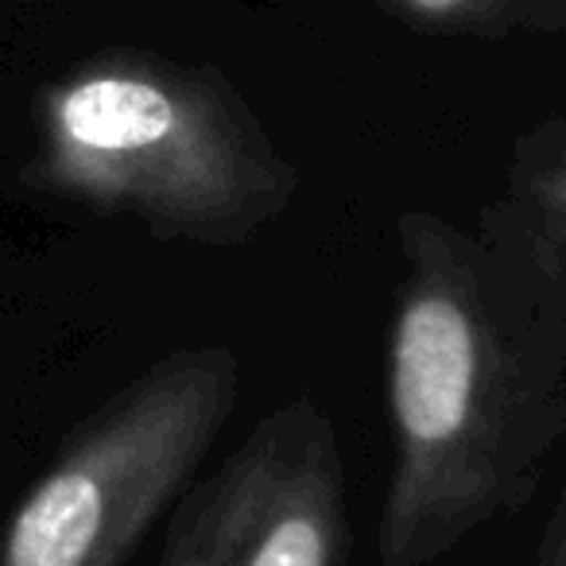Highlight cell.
<instances>
[{"label": "cell", "instance_id": "cell-1", "mask_svg": "<svg viewBox=\"0 0 566 566\" xmlns=\"http://www.w3.org/2000/svg\"><path fill=\"white\" fill-rule=\"evenodd\" d=\"M400 249L377 563L431 566L524 509L563 442L566 272L501 202L478 229L408 210Z\"/></svg>", "mask_w": 566, "mask_h": 566}, {"label": "cell", "instance_id": "cell-2", "mask_svg": "<svg viewBox=\"0 0 566 566\" xmlns=\"http://www.w3.org/2000/svg\"><path fill=\"white\" fill-rule=\"evenodd\" d=\"M63 187L159 233L241 244L295 198V171L233 86L164 59H105L51 94Z\"/></svg>", "mask_w": 566, "mask_h": 566}, {"label": "cell", "instance_id": "cell-3", "mask_svg": "<svg viewBox=\"0 0 566 566\" xmlns=\"http://www.w3.org/2000/svg\"><path fill=\"white\" fill-rule=\"evenodd\" d=\"M241 361L182 349L120 392L12 516L0 566H125L229 423Z\"/></svg>", "mask_w": 566, "mask_h": 566}, {"label": "cell", "instance_id": "cell-4", "mask_svg": "<svg viewBox=\"0 0 566 566\" xmlns=\"http://www.w3.org/2000/svg\"><path fill=\"white\" fill-rule=\"evenodd\" d=\"M210 566H342L346 470L315 400H287L213 473Z\"/></svg>", "mask_w": 566, "mask_h": 566}, {"label": "cell", "instance_id": "cell-5", "mask_svg": "<svg viewBox=\"0 0 566 566\" xmlns=\"http://www.w3.org/2000/svg\"><path fill=\"white\" fill-rule=\"evenodd\" d=\"M520 218V226L555 256L566 272V120L527 133L516 144L509 187L496 198Z\"/></svg>", "mask_w": 566, "mask_h": 566}, {"label": "cell", "instance_id": "cell-6", "mask_svg": "<svg viewBox=\"0 0 566 566\" xmlns=\"http://www.w3.org/2000/svg\"><path fill=\"white\" fill-rule=\"evenodd\" d=\"M408 24L447 35L566 32V0H380Z\"/></svg>", "mask_w": 566, "mask_h": 566}, {"label": "cell", "instance_id": "cell-7", "mask_svg": "<svg viewBox=\"0 0 566 566\" xmlns=\"http://www.w3.org/2000/svg\"><path fill=\"white\" fill-rule=\"evenodd\" d=\"M213 527H218V501H213V481H206L182 501L156 566H210Z\"/></svg>", "mask_w": 566, "mask_h": 566}, {"label": "cell", "instance_id": "cell-8", "mask_svg": "<svg viewBox=\"0 0 566 566\" xmlns=\"http://www.w3.org/2000/svg\"><path fill=\"white\" fill-rule=\"evenodd\" d=\"M535 566H566V485L555 496V509L543 527L539 551H535Z\"/></svg>", "mask_w": 566, "mask_h": 566}]
</instances>
